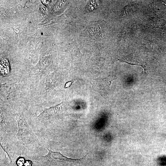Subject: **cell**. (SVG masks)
I'll list each match as a JSON object with an SVG mask.
<instances>
[{
  "instance_id": "cell-6",
  "label": "cell",
  "mask_w": 166,
  "mask_h": 166,
  "mask_svg": "<svg viewBox=\"0 0 166 166\" xmlns=\"http://www.w3.org/2000/svg\"><path fill=\"white\" fill-rule=\"evenodd\" d=\"M101 1H89L86 5L85 11L87 12H91L95 11L99 7Z\"/></svg>"
},
{
  "instance_id": "cell-8",
  "label": "cell",
  "mask_w": 166,
  "mask_h": 166,
  "mask_svg": "<svg viewBox=\"0 0 166 166\" xmlns=\"http://www.w3.org/2000/svg\"><path fill=\"white\" fill-rule=\"evenodd\" d=\"M151 25L154 27H158V26L159 21L158 19L156 18H154L151 21Z\"/></svg>"
},
{
  "instance_id": "cell-3",
  "label": "cell",
  "mask_w": 166,
  "mask_h": 166,
  "mask_svg": "<svg viewBox=\"0 0 166 166\" xmlns=\"http://www.w3.org/2000/svg\"><path fill=\"white\" fill-rule=\"evenodd\" d=\"M114 80L108 77L98 78L94 82L93 86L98 92L104 94L110 90L112 83Z\"/></svg>"
},
{
  "instance_id": "cell-1",
  "label": "cell",
  "mask_w": 166,
  "mask_h": 166,
  "mask_svg": "<svg viewBox=\"0 0 166 166\" xmlns=\"http://www.w3.org/2000/svg\"><path fill=\"white\" fill-rule=\"evenodd\" d=\"M18 124V132L16 135L17 140L28 149H34L41 146L38 139L28 124L23 112L15 115Z\"/></svg>"
},
{
  "instance_id": "cell-2",
  "label": "cell",
  "mask_w": 166,
  "mask_h": 166,
  "mask_svg": "<svg viewBox=\"0 0 166 166\" xmlns=\"http://www.w3.org/2000/svg\"><path fill=\"white\" fill-rule=\"evenodd\" d=\"M45 147L48 151L47 155L34 158L38 166H73L80 163L83 160V158L76 159L69 158L59 152L52 151Z\"/></svg>"
},
{
  "instance_id": "cell-7",
  "label": "cell",
  "mask_w": 166,
  "mask_h": 166,
  "mask_svg": "<svg viewBox=\"0 0 166 166\" xmlns=\"http://www.w3.org/2000/svg\"><path fill=\"white\" fill-rule=\"evenodd\" d=\"M10 67L9 63L6 59H3L1 62V72L4 75H7L10 73Z\"/></svg>"
},
{
  "instance_id": "cell-9",
  "label": "cell",
  "mask_w": 166,
  "mask_h": 166,
  "mask_svg": "<svg viewBox=\"0 0 166 166\" xmlns=\"http://www.w3.org/2000/svg\"><path fill=\"white\" fill-rule=\"evenodd\" d=\"M42 2L44 4H48L50 2V1H42Z\"/></svg>"
},
{
  "instance_id": "cell-4",
  "label": "cell",
  "mask_w": 166,
  "mask_h": 166,
  "mask_svg": "<svg viewBox=\"0 0 166 166\" xmlns=\"http://www.w3.org/2000/svg\"><path fill=\"white\" fill-rule=\"evenodd\" d=\"M65 107L64 103H61L55 107L46 109L39 116L40 119H46L63 111Z\"/></svg>"
},
{
  "instance_id": "cell-5",
  "label": "cell",
  "mask_w": 166,
  "mask_h": 166,
  "mask_svg": "<svg viewBox=\"0 0 166 166\" xmlns=\"http://www.w3.org/2000/svg\"><path fill=\"white\" fill-rule=\"evenodd\" d=\"M121 61L132 65H137L142 66L146 70V65L143 60L136 55L131 54L121 59Z\"/></svg>"
},
{
  "instance_id": "cell-10",
  "label": "cell",
  "mask_w": 166,
  "mask_h": 166,
  "mask_svg": "<svg viewBox=\"0 0 166 166\" xmlns=\"http://www.w3.org/2000/svg\"></svg>"
}]
</instances>
